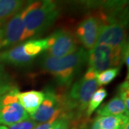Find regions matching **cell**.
<instances>
[{
	"instance_id": "cell-1",
	"label": "cell",
	"mask_w": 129,
	"mask_h": 129,
	"mask_svg": "<svg viewBox=\"0 0 129 129\" xmlns=\"http://www.w3.org/2000/svg\"><path fill=\"white\" fill-rule=\"evenodd\" d=\"M88 52L80 47L73 53L62 57H54L44 54L40 60L42 70L52 75L57 84L68 88L88 62Z\"/></svg>"
},
{
	"instance_id": "cell-2",
	"label": "cell",
	"mask_w": 129,
	"mask_h": 129,
	"mask_svg": "<svg viewBox=\"0 0 129 129\" xmlns=\"http://www.w3.org/2000/svg\"><path fill=\"white\" fill-rule=\"evenodd\" d=\"M22 12L27 39L45 32L60 14L55 0H28Z\"/></svg>"
},
{
	"instance_id": "cell-3",
	"label": "cell",
	"mask_w": 129,
	"mask_h": 129,
	"mask_svg": "<svg viewBox=\"0 0 129 129\" xmlns=\"http://www.w3.org/2000/svg\"><path fill=\"white\" fill-rule=\"evenodd\" d=\"M98 73L88 68L81 78L74 83L69 94L64 96V113H72L80 118L86 110L90 99L98 87Z\"/></svg>"
},
{
	"instance_id": "cell-4",
	"label": "cell",
	"mask_w": 129,
	"mask_h": 129,
	"mask_svg": "<svg viewBox=\"0 0 129 129\" xmlns=\"http://www.w3.org/2000/svg\"><path fill=\"white\" fill-rule=\"evenodd\" d=\"M99 19L101 24L97 44H103L118 49H123L128 45L125 31L128 20L125 10L121 13L120 18H115V16L108 17L101 13Z\"/></svg>"
},
{
	"instance_id": "cell-5",
	"label": "cell",
	"mask_w": 129,
	"mask_h": 129,
	"mask_svg": "<svg viewBox=\"0 0 129 129\" xmlns=\"http://www.w3.org/2000/svg\"><path fill=\"white\" fill-rule=\"evenodd\" d=\"M17 85L0 95V125H12L29 119V116L20 104Z\"/></svg>"
},
{
	"instance_id": "cell-6",
	"label": "cell",
	"mask_w": 129,
	"mask_h": 129,
	"mask_svg": "<svg viewBox=\"0 0 129 129\" xmlns=\"http://www.w3.org/2000/svg\"><path fill=\"white\" fill-rule=\"evenodd\" d=\"M124 48H112L106 45L97 44L88 52V68L99 73L111 68L120 67L123 62Z\"/></svg>"
},
{
	"instance_id": "cell-7",
	"label": "cell",
	"mask_w": 129,
	"mask_h": 129,
	"mask_svg": "<svg viewBox=\"0 0 129 129\" xmlns=\"http://www.w3.org/2000/svg\"><path fill=\"white\" fill-rule=\"evenodd\" d=\"M43 101L34 113L30 115L31 119L36 123H46L57 120L64 113V95L56 92L52 88H47Z\"/></svg>"
},
{
	"instance_id": "cell-8",
	"label": "cell",
	"mask_w": 129,
	"mask_h": 129,
	"mask_svg": "<svg viewBox=\"0 0 129 129\" xmlns=\"http://www.w3.org/2000/svg\"><path fill=\"white\" fill-rule=\"evenodd\" d=\"M47 49L45 54L51 57H62L78 50L76 40L69 30L57 29L47 37Z\"/></svg>"
},
{
	"instance_id": "cell-9",
	"label": "cell",
	"mask_w": 129,
	"mask_h": 129,
	"mask_svg": "<svg viewBox=\"0 0 129 129\" xmlns=\"http://www.w3.org/2000/svg\"><path fill=\"white\" fill-rule=\"evenodd\" d=\"M27 40L23 23V12L21 9L13 15L2 27V35L0 39L2 48L15 46Z\"/></svg>"
},
{
	"instance_id": "cell-10",
	"label": "cell",
	"mask_w": 129,
	"mask_h": 129,
	"mask_svg": "<svg viewBox=\"0 0 129 129\" xmlns=\"http://www.w3.org/2000/svg\"><path fill=\"white\" fill-rule=\"evenodd\" d=\"M101 21L98 17L88 16L78 24L75 35L78 40L89 50L96 45Z\"/></svg>"
},
{
	"instance_id": "cell-11",
	"label": "cell",
	"mask_w": 129,
	"mask_h": 129,
	"mask_svg": "<svg viewBox=\"0 0 129 129\" xmlns=\"http://www.w3.org/2000/svg\"><path fill=\"white\" fill-rule=\"evenodd\" d=\"M45 98V92L37 90H29L19 92L18 98L20 104L25 111L32 115L40 106Z\"/></svg>"
},
{
	"instance_id": "cell-12",
	"label": "cell",
	"mask_w": 129,
	"mask_h": 129,
	"mask_svg": "<svg viewBox=\"0 0 129 129\" xmlns=\"http://www.w3.org/2000/svg\"><path fill=\"white\" fill-rule=\"evenodd\" d=\"M98 116L125 115L124 103L118 95L113 97L111 101L101 107L97 111Z\"/></svg>"
},
{
	"instance_id": "cell-13",
	"label": "cell",
	"mask_w": 129,
	"mask_h": 129,
	"mask_svg": "<svg viewBox=\"0 0 129 129\" xmlns=\"http://www.w3.org/2000/svg\"><path fill=\"white\" fill-rule=\"evenodd\" d=\"M24 0H0V23L19 12Z\"/></svg>"
},
{
	"instance_id": "cell-14",
	"label": "cell",
	"mask_w": 129,
	"mask_h": 129,
	"mask_svg": "<svg viewBox=\"0 0 129 129\" xmlns=\"http://www.w3.org/2000/svg\"><path fill=\"white\" fill-rule=\"evenodd\" d=\"M97 118L101 129H120L125 122L128 121V116L125 114L97 116Z\"/></svg>"
},
{
	"instance_id": "cell-15",
	"label": "cell",
	"mask_w": 129,
	"mask_h": 129,
	"mask_svg": "<svg viewBox=\"0 0 129 129\" xmlns=\"http://www.w3.org/2000/svg\"><path fill=\"white\" fill-rule=\"evenodd\" d=\"M128 0H101V6L103 12L108 17H114L124 10V7L128 5Z\"/></svg>"
},
{
	"instance_id": "cell-16",
	"label": "cell",
	"mask_w": 129,
	"mask_h": 129,
	"mask_svg": "<svg viewBox=\"0 0 129 129\" xmlns=\"http://www.w3.org/2000/svg\"><path fill=\"white\" fill-rule=\"evenodd\" d=\"M108 96V92L104 88H100L96 90L95 92L92 94V95L90 99V101L88 103L86 111H85V115L86 117H90L94 113V111H96L98 107L102 104V103Z\"/></svg>"
},
{
	"instance_id": "cell-17",
	"label": "cell",
	"mask_w": 129,
	"mask_h": 129,
	"mask_svg": "<svg viewBox=\"0 0 129 129\" xmlns=\"http://www.w3.org/2000/svg\"><path fill=\"white\" fill-rule=\"evenodd\" d=\"M120 71V67H114L99 73L97 76V82L98 85L102 86L108 85L118 77Z\"/></svg>"
},
{
	"instance_id": "cell-18",
	"label": "cell",
	"mask_w": 129,
	"mask_h": 129,
	"mask_svg": "<svg viewBox=\"0 0 129 129\" xmlns=\"http://www.w3.org/2000/svg\"><path fill=\"white\" fill-rule=\"evenodd\" d=\"M15 86L12 79L6 71L5 65L0 62V95L9 91Z\"/></svg>"
},
{
	"instance_id": "cell-19",
	"label": "cell",
	"mask_w": 129,
	"mask_h": 129,
	"mask_svg": "<svg viewBox=\"0 0 129 129\" xmlns=\"http://www.w3.org/2000/svg\"><path fill=\"white\" fill-rule=\"evenodd\" d=\"M75 117L71 113H63L52 123V129H71Z\"/></svg>"
},
{
	"instance_id": "cell-20",
	"label": "cell",
	"mask_w": 129,
	"mask_h": 129,
	"mask_svg": "<svg viewBox=\"0 0 129 129\" xmlns=\"http://www.w3.org/2000/svg\"><path fill=\"white\" fill-rule=\"evenodd\" d=\"M118 95L120 96L124 103L125 107V115H129V82L128 80H125L120 85L118 88Z\"/></svg>"
},
{
	"instance_id": "cell-21",
	"label": "cell",
	"mask_w": 129,
	"mask_h": 129,
	"mask_svg": "<svg viewBox=\"0 0 129 129\" xmlns=\"http://www.w3.org/2000/svg\"><path fill=\"white\" fill-rule=\"evenodd\" d=\"M37 125V123L32 119H27L21 121L9 126L8 129H34Z\"/></svg>"
},
{
	"instance_id": "cell-22",
	"label": "cell",
	"mask_w": 129,
	"mask_h": 129,
	"mask_svg": "<svg viewBox=\"0 0 129 129\" xmlns=\"http://www.w3.org/2000/svg\"><path fill=\"white\" fill-rule=\"evenodd\" d=\"M67 1L79 5H84L90 8L101 6V0H67Z\"/></svg>"
},
{
	"instance_id": "cell-23",
	"label": "cell",
	"mask_w": 129,
	"mask_h": 129,
	"mask_svg": "<svg viewBox=\"0 0 129 129\" xmlns=\"http://www.w3.org/2000/svg\"><path fill=\"white\" fill-rule=\"evenodd\" d=\"M53 122H54L53 120H51L46 123H42L40 124L37 125L34 129H52Z\"/></svg>"
},
{
	"instance_id": "cell-24",
	"label": "cell",
	"mask_w": 129,
	"mask_h": 129,
	"mask_svg": "<svg viewBox=\"0 0 129 129\" xmlns=\"http://www.w3.org/2000/svg\"><path fill=\"white\" fill-rule=\"evenodd\" d=\"M71 129H88V125L86 124L85 122H83V123H77L75 125V122H74L73 127Z\"/></svg>"
},
{
	"instance_id": "cell-25",
	"label": "cell",
	"mask_w": 129,
	"mask_h": 129,
	"mask_svg": "<svg viewBox=\"0 0 129 129\" xmlns=\"http://www.w3.org/2000/svg\"><path fill=\"white\" fill-rule=\"evenodd\" d=\"M90 129H101L100 125H99V123H98V120L97 117L95 118V119L94 120V121L92 122V126H91V128Z\"/></svg>"
},
{
	"instance_id": "cell-26",
	"label": "cell",
	"mask_w": 129,
	"mask_h": 129,
	"mask_svg": "<svg viewBox=\"0 0 129 129\" xmlns=\"http://www.w3.org/2000/svg\"><path fill=\"white\" fill-rule=\"evenodd\" d=\"M120 129H129V121L125 122L124 124L122 125Z\"/></svg>"
},
{
	"instance_id": "cell-27",
	"label": "cell",
	"mask_w": 129,
	"mask_h": 129,
	"mask_svg": "<svg viewBox=\"0 0 129 129\" xmlns=\"http://www.w3.org/2000/svg\"><path fill=\"white\" fill-rule=\"evenodd\" d=\"M2 23H0V39L2 37Z\"/></svg>"
},
{
	"instance_id": "cell-28",
	"label": "cell",
	"mask_w": 129,
	"mask_h": 129,
	"mask_svg": "<svg viewBox=\"0 0 129 129\" xmlns=\"http://www.w3.org/2000/svg\"><path fill=\"white\" fill-rule=\"evenodd\" d=\"M0 129H8V128L6 127L5 125H0Z\"/></svg>"
}]
</instances>
